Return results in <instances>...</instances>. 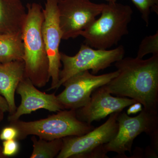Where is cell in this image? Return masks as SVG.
<instances>
[{
	"instance_id": "6da1fadb",
	"label": "cell",
	"mask_w": 158,
	"mask_h": 158,
	"mask_svg": "<svg viewBox=\"0 0 158 158\" xmlns=\"http://www.w3.org/2000/svg\"><path fill=\"white\" fill-rule=\"evenodd\" d=\"M115 65L118 75L105 85L110 93L129 97L144 110L158 112V55L144 60L123 57Z\"/></svg>"
},
{
	"instance_id": "7a4b0ae2",
	"label": "cell",
	"mask_w": 158,
	"mask_h": 158,
	"mask_svg": "<svg viewBox=\"0 0 158 158\" xmlns=\"http://www.w3.org/2000/svg\"><path fill=\"white\" fill-rule=\"evenodd\" d=\"M27 15L22 32L25 75L33 85L42 88L50 79L49 60L42 34L43 8L39 3L27 4Z\"/></svg>"
},
{
	"instance_id": "3957f363",
	"label": "cell",
	"mask_w": 158,
	"mask_h": 158,
	"mask_svg": "<svg viewBox=\"0 0 158 158\" xmlns=\"http://www.w3.org/2000/svg\"><path fill=\"white\" fill-rule=\"evenodd\" d=\"M131 6L116 2L104 4L100 17L81 33L85 44L93 48L108 50L116 45L129 34V24L132 18Z\"/></svg>"
},
{
	"instance_id": "277c9868",
	"label": "cell",
	"mask_w": 158,
	"mask_h": 158,
	"mask_svg": "<svg viewBox=\"0 0 158 158\" xmlns=\"http://www.w3.org/2000/svg\"><path fill=\"white\" fill-rule=\"evenodd\" d=\"M10 125L17 129L18 140H23L28 135L38 136L50 141L68 136H80L94 129L91 124L79 120L76 110H64L47 118L25 122L19 119L10 122Z\"/></svg>"
},
{
	"instance_id": "5b68a950",
	"label": "cell",
	"mask_w": 158,
	"mask_h": 158,
	"mask_svg": "<svg viewBox=\"0 0 158 158\" xmlns=\"http://www.w3.org/2000/svg\"><path fill=\"white\" fill-rule=\"evenodd\" d=\"M158 112H152L143 109L139 115L131 117L127 114L118 113L117 117L118 130L116 136L107 144H103L104 150L117 153L127 156L125 152L131 153L133 141L141 133L150 136L151 147L156 151L158 149Z\"/></svg>"
},
{
	"instance_id": "8992f818",
	"label": "cell",
	"mask_w": 158,
	"mask_h": 158,
	"mask_svg": "<svg viewBox=\"0 0 158 158\" xmlns=\"http://www.w3.org/2000/svg\"><path fill=\"white\" fill-rule=\"evenodd\" d=\"M125 50L123 45L112 50H100L92 48L85 44H82L79 52L71 56L60 52V60L63 68L59 73V82L56 89L74 75L91 70L95 75L100 71L111 66L124 57Z\"/></svg>"
},
{
	"instance_id": "52a82bcc",
	"label": "cell",
	"mask_w": 158,
	"mask_h": 158,
	"mask_svg": "<svg viewBox=\"0 0 158 158\" xmlns=\"http://www.w3.org/2000/svg\"><path fill=\"white\" fill-rule=\"evenodd\" d=\"M90 0H59V26L62 40L76 38L100 15L104 6Z\"/></svg>"
},
{
	"instance_id": "ba28073f",
	"label": "cell",
	"mask_w": 158,
	"mask_h": 158,
	"mask_svg": "<svg viewBox=\"0 0 158 158\" xmlns=\"http://www.w3.org/2000/svg\"><path fill=\"white\" fill-rule=\"evenodd\" d=\"M118 74L117 70L98 76L89 70L79 73L62 84L65 89L57 98L65 110H76L88 103L95 89L107 84Z\"/></svg>"
},
{
	"instance_id": "9c48e42d",
	"label": "cell",
	"mask_w": 158,
	"mask_h": 158,
	"mask_svg": "<svg viewBox=\"0 0 158 158\" xmlns=\"http://www.w3.org/2000/svg\"><path fill=\"white\" fill-rule=\"evenodd\" d=\"M118 113L110 114L104 123L85 135L62 138L63 146L56 158H84L94 149L110 142L118 132Z\"/></svg>"
},
{
	"instance_id": "30bf717a",
	"label": "cell",
	"mask_w": 158,
	"mask_h": 158,
	"mask_svg": "<svg viewBox=\"0 0 158 158\" xmlns=\"http://www.w3.org/2000/svg\"><path fill=\"white\" fill-rule=\"evenodd\" d=\"M58 1L45 0V7L43 9L44 20L41 30L48 58L49 73L52 80L48 90L56 89L61 66L59 48L62 34L59 23Z\"/></svg>"
},
{
	"instance_id": "8fae6325",
	"label": "cell",
	"mask_w": 158,
	"mask_h": 158,
	"mask_svg": "<svg viewBox=\"0 0 158 158\" xmlns=\"http://www.w3.org/2000/svg\"><path fill=\"white\" fill-rule=\"evenodd\" d=\"M138 102L132 98L113 97L104 86L92 92L87 105L76 110L79 120L88 124L98 121L112 113H120L131 105Z\"/></svg>"
},
{
	"instance_id": "7c38bea8",
	"label": "cell",
	"mask_w": 158,
	"mask_h": 158,
	"mask_svg": "<svg viewBox=\"0 0 158 158\" xmlns=\"http://www.w3.org/2000/svg\"><path fill=\"white\" fill-rule=\"evenodd\" d=\"M16 91L21 98V102L15 112L9 115V122L18 120L23 115L31 114L39 109L54 112L65 110L55 93L47 94L40 91L26 77L20 82Z\"/></svg>"
},
{
	"instance_id": "4fadbf2b",
	"label": "cell",
	"mask_w": 158,
	"mask_h": 158,
	"mask_svg": "<svg viewBox=\"0 0 158 158\" xmlns=\"http://www.w3.org/2000/svg\"><path fill=\"white\" fill-rule=\"evenodd\" d=\"M26 77L23 60L0 63V95L6 99L9 107V115L16 111L15 94L18 86Z\"/></svg>"
},
{
	"instance_id": "5bb4252c",
	"label": "cell",
	"mask_w": 158,
	"mask_h": 158,
	"mask_svg": "<svg viewBox=\"0 0 158 158\" xmlns=\"http://www.w3.org/2000/svg\"><path fill=\"white\" fill-rule=\"evenodd\" d=\"M27 15L21 0H0V34H22Z\"/></svg>"
},
{
	"instance_id": "9a60e30c",
	"label": "cell",
	"mask_w": 158,
	"mask_h": 158,
	"mask_svg": "<svg viewBox=\"0 0 158 158\" xmlns=\"http://www.w3.org/2000/svg\"><path fill=\"white\" fill-rule=\"evenodd\" d=\"M22 34H0V63L23 60Z\"/></svg>"
},
{
	"instance_id": "2e32d148",
	"label": "cell",
	"mask_w": 158,
	"mask_h": 158,
	"mask_svg": "<svg viewBox=\"0 0 158 158\" xmlns=\"http://www.w3.org/2000/svg\"><path fill=\"white\" fill-rule=\"evenodd\" d=\"M33 143V151L31 158H53L57 157L63 146L62 138L48 140L39 138L36 136L31 138Z\"/></svg>"
},
{
	"instance_id": "e0dca14e",
	"label": "cell",
	"mask_w": 158,
	"mask_h": 158,
	"mask_svg": "<svg viewBox=\"0 0 158 158\" xmlns=\"http://www.w3.org/2000/svg\"><path fill=\"white\" fill-rule=\"evenodd\" d=\"M141 14L146 27L149 24L150 16L153 11L158 15V0H131Z\"/></svg>"
},
{
	"instance_id": "ac0fdd59",
	"label": "cell",
	"mask_w": 158,
	"mask_h": 158,
	"mask_svg": "<svg viewBox=\"0 0 158 158\" xmlns=\"http://www.w3.org/2000/svg\"><path fill=\"white\" fill-rule=\"evenodd\" d=\"M149 54L158 55V31L153 35L146 36L141 41L138 52L137 58L143 59Z\"/></svg>"
},
{
	"instance_id": "d6986e66",
	"label": "cell",
	"mask_w": 158,
	"mask_h": 158,
	"mask_svg": "<svg viewBox=\"0 0 158 158\" xmlns=\"http://www.w3.org/2000/svg\"><path fill=\"white\" fill-rule=\"evenodd\" d=\"M2 145V152L5 157L15 155L19 151V144L16 140L4 141Z\"/></svg>"
},
{
	"instance_id": "ffe728a7",
	"label": "cell",
	"mask_w": 158,
	"mask_h": 158,
	"mask_svg": "<svg viewBox=\"0 0 158 158\" xmlns=\"http://www.w3.org/2000/svg\"><path fill=\"white\" fill-rule=\"evenodd\" d=\"M19 135L17 129L12 126L10 125L4 128L0 134V139L4 141L16 140Z\"/></svg>"
},
{
	"instance_id": "44dd1931",
	"label": "cell",
	"mask_w": 158,
	"mask_h": 158,
	"mask_svg": "<svg viewBox=\"0 0 158 158\" xmlns=\"http://www.w3.org/2000/svg\"><path fill=\"white\" fill-rule=\"evenodd\" d=\"M130 107L128 109L127 114H135L138 113V112H141L143 110L142 105L140 103L136 102L129 106Z\"/></svg>"
},
{
	"instance_id": "7402d4cb",
	"label": "cell",
	"mask_w": 158,
	"mask_h": 158,
	"mask_svg": "<svg viewBox=\"0 0 158 158\" xmlns=\"http://www.w3.org/2000/svg\"><path fill=\"white\" fill-rule=\"evenodd\" d=\"M0 110L4 113L9 112V107L8 103L5 98L0 95Z\"/></svg>"
},
{
	"instance_id": "603a6c76",
	"label": "cell",
	"mask_w": 158,
	"mask_h": 158,
	"mask_svg": "<svg viewBox=\"0 0 158 158\" xmlns=\"http://www.w3.org/2000/svg\"><path fill=\"white\" fill-rule=\"evenodd\" d=\"M4 113H5L4 112L0 110V122L2 121L3 119V118H4ZM5 157H6L3 155L2 152V147L0 146V158H4Z\"/></svg>"
},
{
	"instance_id": "cb8c5ba5",
	"label": "cell",
	"mask_w": 158,
	"mask_h": 158,
	"mask_svg": "<svg viewBox=\"0 0 158 158\" xmlns=\"http://www.w3.org/2000/svg\"><path fill=\"white\" fill-rule=\"evenodd\" d=\"M108 3L111 2H117V0H106Z\"/></svg>"
}]
</instances>
